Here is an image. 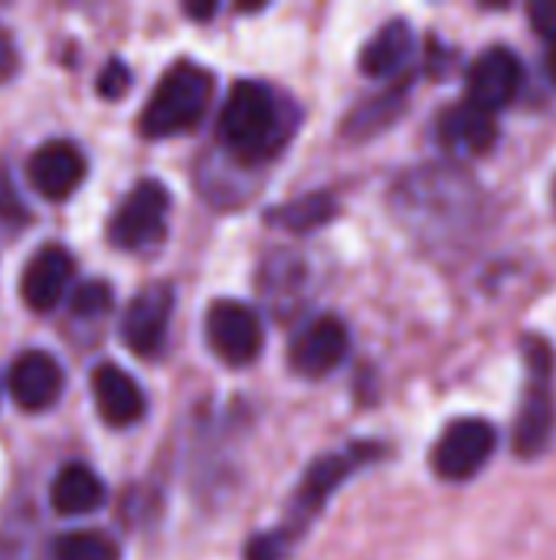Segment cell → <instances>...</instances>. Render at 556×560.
I'll list each match as a JSON object with an SVG mask.
<instances>
[{
  "instance_id": "6da1fadb",
  "label": "cell",
  "mask_w": 556,
  "mask_h": 560,
  "mask_svg": "<svg viewBox=\"0 0 556 560\" xmlns=\"http://www.w3.org/2000/svg\"><path fill=\"white\" fill-rule=\"evenodd\" d=\"M485 197L456 164H423L393 187V213L433 249L452 246L482 220Z\"/></svg>"
},
{
  "instance_id": "7a4b0ae2",
  "label": "cell",
  "mask_w": 556,
  "mask_h": 560,
  "mask_svg": "<svg viewBox=\"0 0 556 560\" xmlns=\"http://www.w3.org/2000/svg\"><path fill=\"white\" fill-rule=\"evenodd\" d=\"M220 144L236 161H269L292 138V105L256 79H239L216 118Z\"/></svg>"
},
{
  "instance_id": "3957f363",
  "label": "cell",
  "mask_w": 556,
  "mask_h": 560,
  "mask_svg": "<svg viewBox=\"0 0 556 560\" xmlns=\"http://www.w3.org/2000/svg\"><path fill=\"white\" fill-rule=\"evenodd\" d=\"M216 79L210 69L197 62H177L170 66L157 89L151 92L144 112H141V135L144 138H170L180 131H190L200 125V118L210 108Z\"/></svg>"
},
{
  "instance_id": "277c9868",
  "label": "cell",
  "mask_w": 556,
  "mask_h": 560,
  "mask_svg": "<svg viewBox=\"0 0 556 560\" xmlns=\"http://www.w3.org/2000/svg\"><path fill=\"white\" fill-rule=\"evenodd\" d=\"M524 358H528V394L518 413L514 450L524 459H534L547 450L556 427L554 351L544 338H528Z\"/></svg>"
},
{
  "instance_id": "5b68a950",
  "label": "cell",
  "mask_w": 556,
  "mask_h": 560,
  "mask_svg": "<svg viewBox=\"0 0 556 560\" xmlns=\"http://www.w3.org/2000/svg\"><path fill=\"white\" fill-rule=\"evenodd\" d=\"M377 450H367V443L354 446L351 453H331V456H321L308 466L301 486L295 489L292 495V505H288V515L282 522V528H275L288 545H295V538L308 528V522L324 509V502L331 499V492L364 463L370 459Z\"/></svg>"
},
{
  "instance_id": "8992f818",
  "label": "cell",
  "mask_w": 556,
  "mask_h": 560,
  "mask_svg": "<svg viewBox=\"0 0 556 560\" xmlns=\"http://www.w3.org/2000/svg\"><path fill=\"white\" fill-rule=\"evenodd\" d=\"M170 213V194L161 180H141L115 210L108 240L118 249H147L164 240Z\"/></svg>"
},
{
  "instance_id": "52a82bcc",
  "label": "cell",
  "mask_w": 556,
  "mask_h": 560,
  "mask_svg": "<svg viewBox=\"0 0 556 560\" xmlns=\"http://www.w3.org/2000/svg\"><path fill=\"white\" fill-rule=\"evenodd\" d=\"M495 443L498 436L492 423L478 417L456 420L446 427V433L433 450V469L446 482H465L485 469V463L495 456Z\"/></svg>"
},
{
  "instance_id": "ba28073f",
  "label": "cell",
  "mask_w": 556,
  "mask_h": 560,
  "mask_svg": "<svg viewBox=\"0 0 556 560\" xmlns=\"http://www.w3.org/2000/svg\"><path fill=\"white\" fill-rule=\"evenodd\" d=\"M262 318L246 302L220 299L206 308V345L220 361L233 368L252 364L262 351Z\"/></svg>"
},
{
  "instance_id": "9c48e42d",
  "label": "cell",
  "mask_w": 556,
  "mask_h": 560,
  "mask_svg": "<svg viewBox=\"0 0 556 560\" xmlns=\"http://www.w3.org/2000/svg\"><path fill=\"white\" fill-rule=\"evenodd\" d=\"M351 351V335L347 325L334 315H321L311 325H305L292 348H288V368L301 377H328Z\"/></svg>"
},
{
  "instance_id": "30bf717a",
  "label": "cell",
  "mask_w": 556,
  "mask_h": 560,
  "mask_svg": "<svg viewBox=\"0 0 556 560\" xmlns=\"http://www.w3.org/2000/svg\"><path fill=\"white\" fill-rule=\"evenodd\" d=\"M174 315V292L170 285H147L131 299L121 315V341L138 358H154L164 348L167 325Z\"/></svg>"
},
{
  "instance_id": "8fae6325",
  "label": "cell",
  "mask_w": 556,
  "mask_h": 560,
  "mask_svg": "<svg viewBox=\"0 0 556 560\" xmlns=\"http://www.w3.org/2000/svg\"><path fill=\"white\" fill-rule=\"evenodd\" d=\"M521 79H524L521 59L508 46H492L469 69V102L495 115L498 108L514 102Z\"/></svg>"
},
{
  "instance_id": "7c38bea8",
  "label": "cell",
  "mask_w": 556,
  "mask_h": 560,
  "mask_svg": "<svg viewBox=\"0 0 556 560\" xmlns=\"http://www.w3.org/2000/svg\"><path fill=\"white\" fill-rule=\"evenodd\" d=\"M62 384H66V377H62L59 361L46 351H36V348L23 351L7 371V390H10L13 404L26 413L49 410L59 400Z\"/></svg>"
},
{
  "instance_id": "4fadbf2b",
  "label": "cell",
  "mask_w": 556,
  "mask_h": 560,
  "mask_svg": "<svg viewBox=\"0 0 556 560\" xmlns=\"http://www.w3.org/2000/svg\"><path fill=\"white\" fill-rule=\"evenodd\" d=\"M85 158L72 141H46L26 161V177L33 190L46 200H66L85 180Z\"/></svg>"
},
{
  "instance_id": "5bb4252c",
  "label": "cell",
  "mask_w": 556,
  "mask_h": 560,
  "mask_svg": "<svg viewBox=\"0 0 556 560\" xmlns=\"http://www.w3.org/2000/svg\"><path fill=\"white\" fill-rule=\"evenodd\" d=\"M72 276H75L72 253L66 246L49 243L26 259L23 276H20V295L33 312H49L66 295Z\"/></svg>"
},
{
  "instance_id": "9a60e30c",
  "label": "cell",
  "mask_w": 556,
  "mask_h": 560,
  "mask_svg": "<svg viewBox=\"0 0 556 560\" xmlns=\"http://www.w3.org/2000/svg\"><path fill=\"white\" fill-rule=\"evenodd\" d=\"M92 400H95L102 423L115 430L134 427L147 410L141 384L118 364H98L92 371Z\"/></svg>"
},
{
  "instance_id": "2e32d148",
  "label": "cell",
  "mask_w": 556,
  "mask_h": 560,
  "mask_svg": "<svg viewBox=\"0 0 556 560\" xmlns=\"http://www.w3.org/2000/svg\"><path fill=\"white\" fill-rule=\"evenodd\" d=\"M439 141L449 154L459 158L485 154L498 141V121L492 112H482L472 102H459L439 115Z\"/></svg>"
},
{
  "instance_id": "e0dca14e",
  "label": "cell",
  "mask_w": 556,
  "mask_h": 560,
  "mask_svg": "<svg viewBox=\"0 0 556 560\" xmlns=\"http://www.w3.org/2000/svg\"><path fill=\"white\" fill-rule=\"evenodd\" d=\"M105 482L82 463H69L56 472L52 489H49V502L59 515H92L105 505Z\"/></svg>"
},
{
  "instance_id": "ac0fdd59",
  "label": "cell",
  "mask_w": 556,
  "mask_h": 560,
  "mask_svg": "<svg viewBox=\"0 0 556 560\" xmlns=\"http://www.w3.org/2000/svg\"><path fill=\"white\" fill-rule=\"evenodd\" d=\"M413 56V26L406 20H390L360 52V69L370 79H387L406 66Z\"/></svg>"
},
{
  "instance_id": "d6986e66",
  "label": "cell",
  "mask_w": 556,
  "mask_h": 560,
  "mask_svg": "<svg viewBox=\"0 0 556 560\" xmlns=\"http://www.w3.org/2000/svg\"><path fill=\"white\" fill-rule=\"evenodd\" d=\"M334 213H338L334 197L324 194V190H315V194H305L298 200H288V203L275 207L269 213V223L272 226H282L288 233H308V230L324 226Z\"/></svg>"
},
{
  "instance_id": "ffe728a7",
  "label": "cell",
  "mask_w": 556,
  "mask_h": 560,
  "mask_svg": "<svg viewBox=\"0 0 556 560\" xmlns=\"http://www.w3.org/2000/svg\"><path fill=\"white\" fill-rule=\"evenodd\" d=\"M52 560H118V545L102 532H66L52 541Z\"/></svg>"
},
{
  "instance_id": "44dd1931",
  "label": "cell",
  "mask_w": 556,
  "mask_h": 560,
  "mask_svg": "<svg viewBox=\"0 0 556 560\" xmlns=\"http://www.w3.org/2000/svg\"><path fill=\"white\" fill-rule=\"evenodd\" d=\"M403 112V89H393L387 95H377L364 102L351 118H347V135H374L383 125H390Z\"/></svg>"
},
{
  "instance_id": "7402d4cb",
  "label": "cell",
  "mask_w": 556,
  "mask_h": 560,
  "mask_svg": "<svg viewBox=\"0 0 556 560\" xmlns=\"http://www.w3.org/2000/svg\"><path fill=\"white\" fill-rule=\"evenodd\" d=\"M69 308L75 318H98L111 308V285L108 282H82L79 289H72L69 295Z\"/></svg>"
},
{
  "instance_id": "603a6c76",
  "label": "cell",
  "mask_w": 556,
  "mask_h": 560,
  "mask_svg": "<svg viewBox=\"0 0 556 560\" xmlns=\"http://www.w3.org/2000/svg\"><path fill=\"white\" fill-rule=\"evenodd\" d=\"M128 85H131V69H128L121 59H108V62L102 66L98 79H95V92H98L102 98H108V102L121 98V95L128 92Z\"/></svg>"
},
{
  "instance_id": "cb8c5ba5",
  "label": "cell",
  "mask_w": 556,
  "mask_h": 560,
  "mask_svg": "<svg viewBox=\"0 0 556 560\" xmlns=\"http://www.w3.org/2000/svg\"><path fill=\"white\" fill-rule=\"evenodd\" d=\"M288 551H292V545L279 532H265L246 545V560H282Z\"/></svg>"
},
{
  "instance_id": "d4e9b609",
  "label": "cell",
  "mask_w": 556,
  "mask_h": 560,
  "mask_svg": "<svg viewBox=\"0 0 556 560\" xmlns=\"http://www.w3.org/2000/svg\"><path fill=\"white\" fill-rule=\"evenodd\" d=\"M528 16L537 36L551 39L556 46V0H531L528 3Z\"/></svg>"
},
{
  "instance_id": "484cf974",
  "label": "cell",
  "mask_w": 556,
  "mask_h": 560,
  "mask_svg": "<svg viewBox=\"0 0 556 560\" xmlns=\"http://www.w3.org/2000/svg\"><path fill=\"white\" fill-rule=\"evenodd\" d=\"M0 220H7V223H23L26 220V207H23V200H20V194H16L7 171H0Z\"/></svg>"
},
{
  "instance_id": "4316f807",
  "label": "cell",
  "mask_w": 556,
  "mask_h": 560,
  "mask_svg": "<svg viewBox=\"0 0 556 560\" xmlns=\"http://www.w3.org/2000/svg\"><path fill=\"white\" fill-rule=\"evenodd\" d=\"M16 66V49L7 33H0V79H7Z\"/></svg>"
},
{
  "instance_id": "83f0119b",
  "label": "cell",
  "mask_w": 556,
  "mask_h": 560,
  "mask_svg": "<svg viewBox=\"0 0 556 560\" xmlns=\"http://www.w3.org/2000/svg\"><path fill=\"white\" fill-rule=\"evenodd\" d=\"M184 10H187L190 16H197V20H206V16L216 13V3H187Z\"/></svg>"
},
{
  "instance_id": "f1b7e54d",
  "label": "cell",
  "mask_w": 556,
  "mask_h": 560,
  "mask_svg": "<svg viewBox=\"0 0 556 560\" xmlns=\"http://www.w3.org/2000/svg\"><path fill=\"white\" fill-rule=\"evenodd\" d=\"M547 75H551V82L556 85V46L551 49V56H547Z\"/></svg>"
},
{
  "instance_id": "f546056e",
  "label": "cell",
  "mask_w": 556,
  "mask_h": 560,
  "mask_svg": "<svg viewBox=\"0 0 556 560\" xmlns=\"http://www.w3.org/2000/svg\"><path fill=\"white\" fill-rule=\"evenodd\" d=\"M554 203H556V184H554Z\"/></svg>"
}]
</instances>
